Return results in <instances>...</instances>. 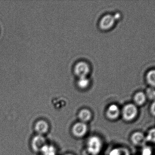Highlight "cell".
<instances>
[{
    "label": "cell",
    "instance_id": "cell-1",
    "mask_svg": "<svg viewBox=\"0 0 155 155\" xmlns=\"http://www.w3.org/2000/svg\"><path fill=\"white\" fill-rule=\"evenodd\" d=\"M139 107L133 103L126 104L121 108V117L125 123H132L136 121L139 116Z\"/></svg>",
    "mask_w": 155,
    "mask_h": 155
},
{
    "label": "cell",
    "instance_id": "cell-2",
    "mask_svg": "<svg viewBox=\"0 0 155 155\" xmlns=\"http://www.w3.org/2000/svg\"><path fill=\"white\" fill-rule=\"evenodd\" d=\"M102 139L97 136L93 135L88 137L86 142V150L90 155H97L103 149Z\"/></svg>",
    "mask_w": 155,
    "mask_h": 155
},
{
    "label": "cell",
    "instance_id": "cell-3",
    "mask_svg": "<svg viewBox=\"0 0 155 155\" xmlns=\"http://www.w3.org/2000/svg\"><path fill=\"white\" fill-rule=\"evenodd\" d=\"M129 139L131 144L136 147L141 148L147 144L145 133L139 130L132 132L130 135Z\"/></svg>",
    "mask_w": 155,
    "mask_h": 155
},
{
    "label": "cell",
    "instance_id": "cell-4",
    "mask_svg": "<svg viewBox=\"0 0 155 155\" xmlns=\"http://www.w3.org/2000/svg\"><path fill=\"white\" fill-rule=\"evenodd\" d=\"M71 131L73 135L75 137L82 138L87 133L88 126L86 123L81 122H77L73 126Z\"/></svg>",
    "mask_w": 155,
    "mask_h": 155
},
{
    "label": "cell",
    "instance_id": "cell-5",
    "mask_svg": "<svg viewBox=\"0 0 155 155\" xmlns=\"http://www.w3.org/2000/svg\"><path fill=\"white\" fill-rule=\"evenodd\" d=\"M121 108L115 104L110 105L106 111V116L110 121H116L121 117Z\"/></svg>",
    "mask_w": 155,
    "mask_h": 155
},
{
    "label": "cell",
    "instance_id": "cell-6",
    "mask_svg": "<svg viewBox=\"0 0 155 155\" xmlns=\"http://www.w3.org/2000/svg\"><path fill=\"white\" fill-rule=\"evenodd\" d=\"M47 144L44 136L37 134L34 136L31 142V146L34 152L40 153L43 147Z\"/></svg>",
    "mask_w": 155,
    "mask_h": 155
},
{
    "label": "cell",
    "instance_id": "cell-7",
    "mask_svg": "<svg viewBox=\"0 0 155 155\" xmlns=\"http://www.w3.org/2000/svg\"><path fill=\"white\" fill-rule=\"evenodd\" d=\"M90 68L88 64L83 61L78 62L74 67V73L79 77L86 76Z\"/></svg>",
    "mask_w": 155,
    "mask_h": 155
},
{
    "label": "cell",
    "instance_id": "cell-8",
    "mask_svg": "<svg viewBox=\"0 0 155 155\" xmlns=\"http://www.w3.org/2000/svg\"><path fill=\"white\" fill-rule=\"evenodd\" d=\"M115 19L114 15L107 14L104 15L100 21V27L104 30H107L113 27L114 24Z\"/></svg>",
    "mask_w": 155,
    "mask_h": 155
},
{
    "label": "cell",
    "instance_id": "cell-9",
    "mask_svg": "<svg viewBox=\"0 0 155 155\" xmlns=\"http://www.w3.org/2000/svg\"><path fill=\"white\" fill-rule=\"evenodd\" d=\"M34 128L37 134L44 136L49 132L50 126L46 121L40 120L35 123Z\"/></svg>",
    "mask_w": 155,
    "mask_h": 155
},
{
    "label": "cell",
    "instance_id": "cell-10",
    "mask_svg": "<svg viewBox=\"0 0 155 155\" xmlns=\"http://www.w3.org/2000/svg\"><path fill=\"white\" fill-rule=\"evenodd\" d=\"M147 100L144 92L138 91L134 94L133 97V103L137 107L143 106Z\"/></svg>",
    "mask_w": 155,
    "mask_h": 155
},
{
    "label": "cell",
    "instance_id": "cell-11",
    "mask_svg": "<svg viewBox=\"0 0 155 155\" xmlns=\"http://www.w3.org/2000/svg\"><path fill=\"white\" fill-rule=\"evenodd\" d=\"M78 117L80 122L87 124L92 119V113L89 109L84 108L78 112Z\"/></svg>",
    "mask_w": 155,
    "mask_h": 155
},
{
    "label": "cell",
    "instance_id": "cell-12",
    "mask_svg": "<svg viewBox=\"0 0 155 155\" xmlns=\"http://www.w3.org/2000/svg\"><path fill=\"white\" fill-rule=\"evenodd\" d=\"M108 155H132L131 150L125 146L117 147L110 150Z\"/></svg>",
    "mask_w": 155,
    "mask_h": 155
},
{
    "label": "cell",
    "instance_id": "cell-13",
    "mask_svg": "<svg viewBox=\"0 0 155 155\" xmlns=\"http://www.w3.org/2000/svg\"><path fill=\"white\" fill-rule=\"evenodd\" d=\"M146 81L150 87L155 88V69H151L147 73Z\"/></svg>",
    "mask_w": 155,
    "mask_h": 155
},
{
    "label": "cell",
    "instance_id": "cell-14",
    "mask_svg": "<svg viewBox=\"0 0 155 155\" xmlns=\"http://www.w3.org/2000/svg\"><path fill=\"white\" fill-rule=\"evenodd\" d=\"M40 153L42 155H56L57 150L55 147L47 143L43 147Z\"/></svg>",
    "mask_w": 155,
    "mask_h": 155
},
{
    "label": "cell",
    "instance_id": "cell-15",
    "mask_svg": "<svg viewBox=\"0 0 155 155\" xmlns=\"http://www.w3.org/2000/svg\"><path fill=\"white\" fill-rule=\"evenodd\" d=\"M147 143L155 144V127L149 128L145 133Z\"/></svg>",
    "mask_w": 155,
    "mask_h": 155
},
{
    "label": "cell",
    "instance_id": "cell-16",
    "mask_svg": "<svg viewBox=\"0 0 155 155\" xmlns=\"http://www.w3.org/2000/svg\"><path fill=\"white\" fill-rule=\"evenodd\" d=\"M141 148V152L139 155H153V148L148 144H147Z\"/></svg>",
    "mask_w": 155,
    "mask_h": 155
},
{
    "label": "cell",
    "instance_id": "cell-17",
    "mask_svg": "<svg viewBox=\"0 0 155 155\" xmlns=\"http://www.w3.org/2000/svg\"><path fill=\"white\" fill-rule=\"evenodd\" d=\"M144 93L146 96L147 100H150L152 102L154 101L155 100V88L149 86L146 90Z\"/></svg>",
    "mask_w": 155,
    "mask_h": 155
},
{
    "label": "cell",
    "instance_id": "cell-18",
    "mask_svg": "<svg viewBox=\"0 0 155 155\" xmlns=\"http://www.w3.org/2000/svg\"><path fill=\"white\" fill-rule=\"evenodd\" d=\"M89 83V79L86 76L79 77V80L78 82V85L81 88H86L88 86Z\"/></svg>",
    "mask_w": 155,
    "mask_h": 155
},
{
    "label": "cell",
    "instance_id": "cell-19",
    "mask_svg": "<svg viewBox=\"0 0 155 155\" xmlns=\"http://www.w3.org/2000/svg\"><path fill=\"white\" fill-rule=\"evenodd\" d=\"M149 113L151 116L155 117V100L153 101L149 106Z\"/></svg>",
    "mask_w": 155,
    "mask_h": 155
},
{
    "label": "cell",
    "instance_id": "cell-20",
    "mask_svg": "<svg viewBox=\"0 0 155 155\" xmlns=\"http://www.w3.org/2000/svg\"><path fill=\"white\" fill-rule=\"evenodd\" d=\"M64 155H74L72 154H71V153H67V154H65Z\"/></svg>",
    "mask_w": 155,
    "mask_h": 155
},
{
    "label": "cell",
    "instance_id": "cell-21",
    "mask_svg": "<svg viewBox=\"0 0 155 155\" xmlns=\"http://www.w3.org/2000/svg\"><path fill=\"white\" fill-rule=\"evenodd\" d=\"M139 155V154H138V155Z\"/></svg>",
    "mask_w": 155,
    "mask_h": 155
}]
</instances>
